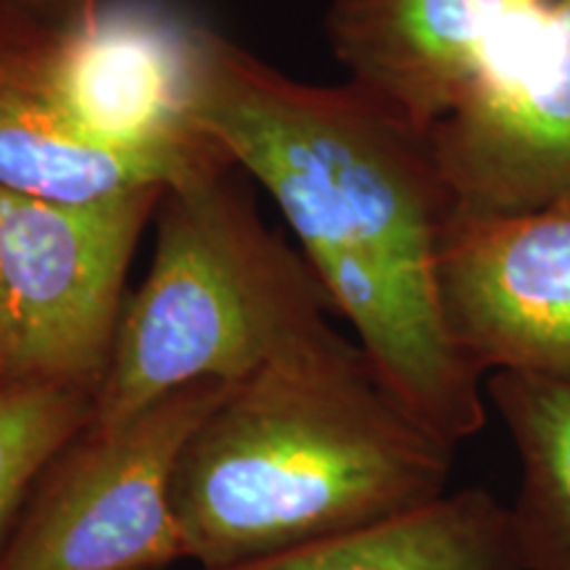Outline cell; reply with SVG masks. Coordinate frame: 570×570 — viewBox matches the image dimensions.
<instances>
[{"mask_svg": "<svg viewBox=\"0 0 570 570\" xmlns=\"http://www.w3.org/2000/svg\"><path fill=\"white\" fill-rule=\"evenodd\" d=\"M194 119L281 206L383 389L446 446L475 436L483 375L441 304L452 202L425 140L352 82L291 80L212 32Z\"/></svg>", "mask_w": 570, "mask_h": 570, "instance_id": "cell-1", "label": "cell"}, {"mask_svg": "<svg viewBox=\"0 0 570 570\" xmlns=\"http://www.w3.org/2000/svg\"><path fill=\"white\" fill-rule=\"evenodd\" d=\"M454 449L333 327L233 383L180 452L183 560L225 570L367 529L446 494Z\"/></svg>", "mask_w": 570, "mask_h": 570, "instance_id": "cell-2", "label": "cell"}, {"mask_svg": "<svg viewBox=\"0 0 570 570\" xmlns=\"http://www.w3.org/2000/svg\"><path fill=\"white\" fill-rule=\"evenodd\" d=\"M331 302L309 265L225 183V164L169 185L154 259L127 298L96 394V428L204 381L240 383L325 333Z\"/></svg>", "mask_w": 570, "mask_h": 570, "instance_id": "cell-3", "label": "cell"}, {"mask_svg": "<svg viewBox=\"0 0 570 570\" xmlns=\"http://www.w3.org/2000/svg\"><path fill=\"white\" fill-rule=\"evenodd\" d=\"M167 188L48 202L0 188V383L98 394L142 227Z\"/></svg>", "mask_w": 570, "mask_h": 570, "instance_id": "cell-4", "label": "cell"}, {"mask_svg": "<svg viewBox=\"0 0 570 570\" xmlns=\"http://www.w3.org/2000/svg\"><path fill=\"white\" fill-rule=\"evenodd\" d=\"M230 386L194 383L122 423L85 428L32 489L0 570H154L183 560L175 468Z\"/></svg>", "mask_w": 570, "mask_h": 570, "instance_id": "cell-5", "label": "cell"}, {"mask_svg": "<svg viewBox=\"0 0 570 570\" xmlns=\"http://www.w3.org/2000/svg\"><path fill=\"white\" fill-rule=\"evenodd\" d=\"M206 38L156 0H98L35 35V48L48 90L85 138L198 169L230 164L194 119Z\"/></svg>", "mask_w": 570, "mask_h": 570, "instance_id": "cell-6", "label": "cell"}, {"mask_svg": "<svg viewBox=\"0 0 570 570\" xmlns=\"http://www.w3.org/2000/svg\"><path fill=\"white\" fill-rule=\"evenodd\" d=\"M423 140L458 217L570 204V0L520 27Z\"/></svg>", "mask_w": 570, "mask_h": 570, "instance_id": "cell-7", "label": "cell"}, {"mask_svg": "<svg viewBox=\"0 0 570 570\" xmlns=\"http://www.w3.org/2000/svg\"><path fill=\"white\" fill-rule=\"evenodd\" d=\"M439 291L454 344L487 377H570V204L446 223Z\"/></svg>", "mask_w": 570, "mask_h": 570, "instance_id": "cell-8", "label": "cell"}, {"mask_svg": "<svg viewBox=\"0 0 570 570\" xmlns=\"http://www.w3.org/2000/svg\"><path fill=\"white\" fill-rule=\"evenodd\" d=\"M552 0H331L327 40L348 82L425 138Z\"/></svg>", "mask_w": 570, "mask_h": 570, "instance_id": "cell-9", "label": "cell"}, {"mask_svg": "<svg viewBox=\"0 0 570 570\" xmlns=\"http://www.w3.org/2000/svg\"><path fill=\"white\" fill-rule=\"evenodd\" d=\"M198 169L88 140L48 90L35 35L0 40V188L48 202H96L151 185L169 188Z\"/></svg>", "mask_w": 570, "mask_h": 570, "instance_id": "cell-10", "label": "cell"}, {"mask_svg": "<svg viewBox=\"0 0 570 570\" xmlns=\"http://www.w3.org/2000/svg\"><path fill=\"white\" fill-rule=\"evenodd\" d=\"M225 570H525L510 508L465 489L296 550Z\"/></svg>", "mask_w": 570, "mask_h": 570, "instance_id": "cell-11", "label": "cell"}, {"mask_svg": "<svg viewBox=\"0 0 570 570\" xmlns=\"http://www.w3.org/2000/svg\"><path fill=\"white\" fill-rule=\"evenodd\" d=\"M489 402L520 460L512 523L525 570H570V377L491 373Z\"/></svg>", "mask_w": 570, "mask_h": 570, "instance_id": "cell-12", "label": "cell"}, {"mask_svg": "<svg viewBox=\"0 0 570 570\" xmlns=\"http://www.w3.org/2000/svg\"><path fill=\"white\" fill-rule=\"evenodd\" d=\"M96 394L59 383H0V552L51 462L92 423Z\"/></svg>", "mask_w": 570, "mask_h": 570, "instance_id": "cell-13", "label": "cell"}, {"mask_svg": "<svg viewBox=\"0 0 570 570\" xmlns=\"http://www.w3.org/2000/svg\"><path fill=\"white\" fill-rule=\"evenodd\" d=\"M17 3H21L30 11L46 13V17H56V24H59V21L88 13L98 0H17Z\"/></svg>", "mask_w": 570, "mask_h": 570, "instance_id": "cell-14", "label": "cell"}]
</instances>
